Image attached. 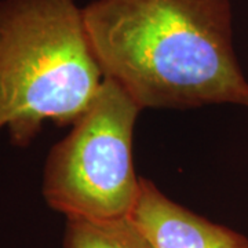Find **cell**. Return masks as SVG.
Instances as JSON below:
<instances>
[{"label":"cell","mask_w":248,"mask_h":248,"mask_svg":"<svg viewBox=\"0 0 248 248\" xmlns=\"http://www.w3.org/2000/svg\"><path fill=\"white\" fill-rule=\"evenodd\" d=\"M83 19L104 78L142 110L248 108L231 0H93Z\"/></svg>","instance_id":"6da1fadb"},{"label":"cell","mask_w":248,"mask_h":248,"mask_svg":"<svg viewBox=\"0 0 248 248\" xmlns=\"http://www.w3.org/2000/svg\"><path fill=\"white\" fill-rule=\"evenodd\" d=\"M75 0H0V133L27 148L75 123L104 83Z\"/></svg>","instance_id":"7a4b0ae2"},{"label":"cell","mask_w":248,"mask_h":248,"mask_svg":"<svg viewBox=\"0 0 248 248\" xmlns=\"http://www.w3.org/2000/svg\"><path fill=\"white\" fill-rule=\"evenodd\" d=\"M141 108L113 80L50 149L42 195L65 218L116 219L133 213L141 190L134 169V128Z\"/></svg>","instance_id":"3957f363"},{"label":"cell","mask_w":248,"mask_h":248,"mask_svg":"<svg viewBox=\"0 0 248 248\" xmlns=\"http://www.w3.org/2000/svg\"><path fill=\"white\" fill-rule=\"evenodd\" d=\"M130 217L155 248H248L244 234L172 202L142 177L140 196Z\"/></svg>","instance_id":"277c9868"},{"label":"cell","mask_w":248,"mask_h":248,"mask_svg":"<svg viewBox=\"0 0 248 248\" xmlns=\"http://www.w3.org/2000/svg\"><path fill=\"white\" fill-rule=\"evenodd\" d=\"M63 248H155L131 217L66 218Z\"/></svg>","instance_id":"5b68a950"}]
</instances>
